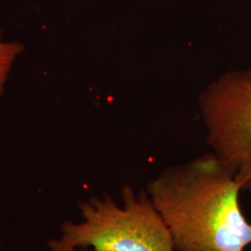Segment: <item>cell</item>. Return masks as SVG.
<instances>
[{
	"label": "cell",
	"mask_w": 251,
	"mask_h": 251,
	"mask_svg": "<svg viewBox=\"0 0 251 251\" xmlns=\"http://www.w3.org/2000/svg\"><path fill=\"white\" fill-rule=\"evenodd\" d=\"M48 246H49V251H85L84 250L75 248L69 243L63 240L61 237L50 240Z\"/></svg>",
	"instance_id": "cell-5"
},
{
	"label": "cell",
	"mask_w": 251,
	"mask_h": 251,
	"mask_svg": "<svg viewBox=\"0 0 251 251\" xmlns=\"http://www.w3.org/2000/svg\"><path fill=\"white\" fill-rule=\"evenodd\" d=\"M122 205L107 194L78 203L81 221H65L61 238L93 251H175L171 233L145 190L126 184Z\"/></svg>",
	"instance_id": "cell-2"
},
{
	"label": "cell",
	"mask_w": 251,
	"mask_h": 251,
	"mask_svg": "<svg viewBox=\"0 0 251 251\" xmlns=\"http://www.w3.org/2000/svg\"><path fill=\"white\" fill-rule=\"evenodd\" d=\"M200 108L212 152L251 191V69L219 76L202 92Z\"/></svg>",
	"instance_id": "cell-3"
},
{
	"label": "cell",
	"mask_w": 251,
	"mask_h": 251,
	"mask_svg": "<svg viewBox=\"0 0 251 251\" xmlns=\"http://www.w3.org/2000/svg\"><path fill=\"white\" fill-rule=\"evenodd\" d=\"M24 50L25 46L20 42H5L2 39V31L0 29V98L4 93L5 84L8 80L11 67Z\"/></svg>",
	"instance_id": "cell-4"
},
{
	"label": "cell",
	"mask_w": 251,
	"mask_h": 251,
	"mask_svg": "<svg viewBox=\"0 0 251 251\" xmlns=\"http://www.w3.org/2000/svg\"><path fill=\"white\" fill-rule=\"evenodd\" d=\"M145 191L175 251H244L251 245L241 186L213 152L166 169Z\"/></svg>",
	"instance_id": "cell-1"
}]
</instances>
